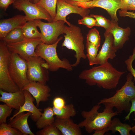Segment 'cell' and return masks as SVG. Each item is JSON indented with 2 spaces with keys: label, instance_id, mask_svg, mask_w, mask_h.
<instances>
[{
  "label": "cell",
  "instance_id": "6da1fadb",
  "mask_svg": "<svg viewBox=\"0 0 135 135\" xmlns=\"http://www.w3.org/2000/svg\"><path fill=\"white\" fill-rule=\"evenodd\" d=\"M124 73L118 70L108 62L83 70L79 77L85 80L90 86L96 85L99 87L111 90L116 87L121 76Z\"/></svg>",
  "mask_w": 135,
  "mask_h": 135
},
{
  "label": "cell",
  "instance_id": "7a4b0ae2",
  "mask_svg": "<svg viewBox=\"0 0 135 135\" xmlns=\"http://www.w3.org/2000/svg\"><path fill=\"white\" fill-rule=\"evenodd\" d=\"M134 78L130 73H128L123 86L117 90L113 96L100 100L98 104H102L105 107L112 109L114 107L118 114L123 111L129 112L131 106V100L135 98V86L132 81Z\"/></svg>",
  "mask_w": 135,
  "mask_h": 135
},
{
  "label": "cell",
  "instance_id": "3957f363",
  "mask_svg": "<svg viewBox=\"0 0 135 135\" xmlns=\"http://www.w3.org/2000/svg\"><path fill=\"white\" fill-rule=\"evenodd\" d=\"M100 107V104H98L94 106L89 111L84 110L81 112L84 120L78 125L80 128H84L88 133L108 127L112 118L118 114L116 111L114 112L113 109L106 107H105L102 112H99L98 110Z\"/></svg>",
  "mask_w": 135,
  "mask_h": 135
},
{
  "label": "cell",
  "instance_id": "277c9868",
  "mask_svg": "<svg viewBox=\"0 0 135 135\" xmlns=\"http://www.w3.org/2000/svg\"><path fill=\"white\" fill-rule=\"evenodd\" d=\"M63 38L60 37L56 43L48 44L42 43L37 46L35 50L36 55L46 62L48 66V70L51 72L57 71L62 68L69 71L72 70L73 67L67 59L62 60L58 57L56 51L58 44Z\"/></svg>",
  "mask_w": 135,
  "mask_h": 135
},
{
  "label": "cell",
  "instance_id": "5b68a950",
  "mask_svg": "<svg viewBox=\"0 0 135 135\" xmlns=\"http://www.w3.org/2000/svg\"><path fill=\"white\" fill-rule=\"evenodd\" d=\"M64 34H65L62 46L75 52V57L76 60L72 66H76L80 64L81 58L85 60L87 58L84 52V38L81 29L78 26L72 24L70 26L65 25Z\"/></svg>",
  "mask_w": 135,
  "mask_h": 135
},
{
  "label": "cell",
  "instance_id": "8992f818",
  "mask_svg": "<svg viewBox=\"0 0 135 135\" xmlns=\"http://www.w3.org/2000/svg\"><path fill=\"white\" fill-rule=\"evenodd\" d=\"M8 68L12 79L20 90L30 83L26 61L18 54L10 53Z\"/></svg>",
  "mask_w": 135,
  "mask_h": 135
},
{
  "label": "cell",
  "instance_id": "52a82bcc",
  "mask_svg": "<svg viewBox=\"0 0 135 135\" xmlns=\"http://www.w3.org/2000/svg\"><path fill=\"white\" fill-rule=\"evenodd\" d=\"M10 52L6 44L0 42V88L8 92H13L20 90L12 79L8 66Z\"/></svg>",
  "mask_w": 135,
  "mask_h": 135
},
{
  "label": "cell",
  "instance_id": "ba28073f",
  "mask_svg": "<svg viewBox=\"0 0 135 135\" xmlns=\"http://www.w3.org/2000/svg\"><path fill=\"white\" fill-rule=\"evenodd\" d=\"M25 60L28 66L27 77L30 82H38L46 84L49 80L48 66L45 61L36 56Z\"/></svg>",
  "mask_w": 135,
  "mask_h": 135
},
{
  "label": "cell",
  "instance_id": "9c48e42d",
  "mask_svg": "<svg viewBox=\"0 0 135 135\" xmlns=\"http://www.w3.org/2000/svg\"><path fill=\"white\" fill-rule=\"evenodd\" d=\"M36 25L40 29L41 39L42 43L51 44L56 42L59 36L64 34L65 22L62 20L48 23L42 22L40 20H34Z\"/></svg>",
  "mask_w": 135,
  "mask_h": 135
},
{
  "label": "cell",
  "instance_id": "30bf717a",
  "mask_svg": "<svg viewBox=\"0 0 135 135\" xmlns=\"http://www.w3.org/2000/svg\"><path fill=\"white\" fill-rule=\"evenodd\" d=\"M13 8L25 14L28 21L44 19L49 22L53 20L47 11L42 7L27 0H16L13 4Z\"/></svg>",
  "mask_w": 135,
  "mask_h": 135
},
{
  "label": "cell",
  "instance_id": "8fae6325",
  "mask_svg": "<svg viewBox=\"0 0 135 135\" xmlns=\"http://www.w3.org/2000/svg\"><path fill=\"white\" fill-rule=\"evenodd\" d=\"M66 2L79 7L85 8H92L97 7L105 9L112 19L111 20L118 21L117 12L120 9L121 4L120 0H93L83 2L64 0Z\"/></svg>",
  "mask_w": 135,
  "mask_h": 135
},
{
  "label": "cell",
  "instance_id": "7c38bea8",
  "mask_svg": "<svg viewBox=\"0 0 135 135\" xmlns=\"http://www.w3.org/2000/svg\"><path fill=\"white\" fill-rule=\"evenodd\" d=\"M40 38L25 39L17 42L6 44L10 53L18 54L26 58L37 56L35 52L36 46L42 43Z\"/></svg>",
  "mask_w": 135,
  "mask_h": 135
},
{
  "label": "cell",
  "instance_id": "4fadbf2b",
  "mask_svg": "<svg viewBox=\"0 0 135 135\" xmlns=\"http://www.w3.org/2000/svg\"><path fill=\"white\" fill-rule=\"evenodd\" d=\"M57 11L54 19L53 21L62 20L68 26L71 24L66 20L68 15L72 13L78 14L84 18L89 15L90 10L89 8L79 7L70 4L64 0H58Z\"/></svg>",
  "mask_w": 135,
  "mask_h": 135
},
{
  "label": "cell",
  "instance_id": "5bb4252c",
  "mask_svg": "<svg viewBox=\"0 0 135 135\" xmlns=\"http://www.w3.org/2000/svg\"><path fill=\"white\" fill-rule=\"evenodd\" d=\"M104 36L105 40L97 56L100 65L108 62L109 59H113L116 56V53L117 50L114 46V38L112 34L105 31Z\"/></svg>",
  "mask_w": 135,
  "mask_h": 135
},
{
  "label": "cell",
  "instance_id": "9a60e30c",
  "mask_svg": "<svg viewBox=\"0 0 135 135\" xmlns=\"http://www.w3.org/2000/svg\"><path fill=\"white\" fill-rule=\"evenodd\" d=\"M28 91L35 99L36 106L38 107L40 102H45L48 100L50 96V89L46 84L38 82H30L22 90Z\"/></svg>",
  "mask_w": 135,
  "mask_h": 135
},
{
  "label": "cell",
  "instance_id": "2e32d148",
  "mask_svg": "<svg viewBox=\"0 0 135 135\" xmlns=\"http://www.w3.org/2000/svg\"><path fill=\"white\" fill-rule=\"evenodd\" d=\"M112 24L109 32L112 35L114 38V46L118 50L122 49L126 42L129 39L131 30L128 26L123 28L118 25V21L111 20Z\"/></svg>",
  "mask_w": 135,
  "mask_h": 135
},
{
  "label": "cell",
  "instance_id": "e0dca14e",
  "mask_svg": "<svg viewBox=\"0 0 135 135\" xmlns=\"http://www.w3.org/2000/svg\"><path fill=\"white\" fill-rule=\"evenodd\" d=\"M25 16L16 15L0 21V39L5 37L10 31L17 28H22L28 21Z\"/></svg>",
  "mask_w": 135,
  "mask_h": 135
},
{
  "label": "cell",
  "instance_id": "ac0fdd59",
  "mask_svg": "<svg viewBox=\"0 0 135 135\" xmlns=\"http://www.w3.org/2000/svg\"><path fill=\"white\" fill-rule=\"evenodd\" d=\"M0 101L10 107L18 111L25 100L24 90H20L16 92H10L4 91L0 89Z\"/></svg>",
  "mask_w": 135,
  "mask_h": 135
},
{
  "label": "cell",
  "instance_id": "d6986e66",
  "mask_svg": "<svg viewBox=\"0 0 135 135\" xmlns=\"http://www.w3.org/2000/svg\"><path fill=\"white\" fill-rule=\"evenodd\" d=\"M23 90L25 98L24 103L20 107L19 110L10 118L9 120H12L19 114L27 111L31 113L32 114L30 116L31 118L34 122H36L42 114V113L41 112L42 110L38 108L34 105L33 102L35 99L30 93L26 90Z\"/></svg>",
  "mask_w": 135,
  "mask_h": 135
},
{
  "label": "cell",
  "instance_id": "ffe728a7",
  "mask_svg": "<svg viewBox=\"0 0 135 135\" xmlns=\"http://www.w3.org/2000/svg\"><path fill=\"white\" fill-rule=\"evenodd\" d=\"M54 124L61 132L62 135H81L80 127L70 118H56Z\"/></svg>",
  "mask_w": 135,
  "mask_h": 135
},
{
  "label": "cell",
  "instance_id": "44dd1931",
  "mask_svg": "<svg viewBox=\"0 0 135 135\" xmlns=\"http://www.w3.org/2000/svg\"><path fill=\"white\" fill-rule=\"evenodd\" d=\"M31 114L30 112H21L9 120L8 124L20 131L23 135H35L30 129L28 122V118Z\"/></svg>",
  "mask_w": 135,
  "mask_h": 135
},
{
  "label": "cell",
  "instance_id": "7402d4cb",
  "mask_svg": "<svg viewBox=\"0 0 135 135\" xmlns=\"http://www.w3.org/2000/svg\"><path fill=\"white\" fill-rule=\"evenodd\" d=\"M44 110L41 116L36 122V127L39 129H42L48 125L52 124L55 120L52 108L47 107L44 108Z\"/></svg>",
  "mask_w": 135,
  "mask_h": 135
},
{
  "label": "cell",
  "instance_id": "603a6c76",
  "mask_svg": "<svg viewBox=\"0 0 135 135\" xmlns=\"http://www.w3.org/2000/svg\"><path fill=\"white\" fill-rule=\"evenodd\" d=\"M132 128L128 124L122 122L119 118H115L112 120L108 128L109 131H112V133L118 132L121 135H130Z\"/></svg>",
  "mask_w": 135,
  "mask_h": 135
},
{
  "label": "cell",
  "instance_id": "cb8c5ba5",
  "mask_svg": "<svg viewBox=\"0 0 135 135\" xmlns=\"http://www.w3.org/2000/svg\"><path fill=\"white\" fill-rule=\"evenodd\" d=\"M34 20L28 21L22 28L25 39L40 38Z\"/></svg>",
  "mask_w": 135,
  "mask_h": 135
},
{
  "label": "cell",
  "instance_id": "d4e9b609",
  "mask_svg": "<svg viewBox=\"0 0 135 135\" xmlns=\"http://www.w3.org/2000/svg\"><path fill=\"white\" fill-rule=\"evenodd\" d=\"M56 118L62 119L70 118L71 117L75 116L76 111L73 104H72L66 105L62 108L60 109L54 106L52 108Z\"/></svg>",
  "mask_w": 135,
  "mask_h": 135
},
{
  "label": "cell",
  "instance_id": "484cf974",
  "mask_svg": "<svg viewBox=\"0 0 135 135\" xmlns=\"http://www.w3.org/2000/svg\"><path fill=\"white\" fill-rule=\"evenodd\" d=\"M25 39L22 28H18L11 30L0 40L7 44L18 42Z\"/></svg>",
  "mask_w": 135,
  "mask_h": 135
},
{
  "label": "cell",
  "instance_id": "4316f807",
  "mask_svg": "<svg viewBox=\"0 0 135 135\" xmlns=\"http://www.w3.org/2000/svg\"><path fill=\"white\" fill-rule=\"evenodd\" d=\"M87 54L86 55L89 65L92 66L98 64L97 59L98 48L90 42L86 41V44Z\"/></svg>",
  "mask_w": 135,
  "mask_h": 135
},
{
  "label": "cell",
  "instance_id": "83f0119b",
  "mask_svg": "<svg viewBox=\"0 0 135 135\" xmlns=\"http://www.w3.org/2000/svg\"><path fill=\"white\" fill-rule=\"evenodd\" d=\"M58 0H40L36 4L45 9L53 20L56 16Z\"/></svg>",
  "mask_w": 135,
  "mask_h": 135
},
{
  "label": "cell",
  "instance_id": "f1b7e54d",
  "mask_svg": "<svg viewBox=\"0 0 135 135\" xmlns=\"http://www.w3.org/2000/svg\"><path fill=\"white\" fill-rule=\"evenodd\" d=\"M90 16L96 20V26L102 27L105 29V31L109 32L112 24V20L102 16L94 14H90Z\"/></svg>",
  "mask_w": 135,
  "mask_h": 135
},
{
  "label": "cell",
  "instance_id": "f546056e",
  "mask_svg": "<svg viewBox=\"0 0 135 135\" xmlns=\"http://www.w3.org/2000/svg\"><path fill=\"white\" fill-rule=\"evenodd\" d=\"M86 41L99 48L100 45V37L98 31L96 28L90 30L87 34Z\"/></svg>",
  "mask_w": 135,
  "mask_h": 135
},
{
  "label": "cell",
  "instance_id": "4dcf8cb0",
  "mask_svg": "<svg viewBox=\"0 0 135 135\" xmlns=\"http://www.w3.org/2000/svg\"><path fill=\"white\" fill-rule=\"evenodd\" d=\"M0 135H23V134L18 129L12 127L6 123L0 124Z\"/></svg>",
  "mask_w": 135,
  "mask_h": 135
},
{
  "label": "cell",
  "instance_id": "1f68e13d",
  "mask_svg": "<svg viewBox=\"0 0 135 135\" xmlns=\"http://www.w3.org/2000/svg\"><path fill=\"white\" fill-rule=\"evenodd\" d=\"M37 135H62L61 132L56 128L54 123L48 125L37 131Z\"/></svg>",
  "mask_w": 135,
  "mask_h": 135
},
{
  "label": "cell",
  "instance_id": "d6a6232c",
  "mask_svg": "<svg viewBox=\"0 0 135 135\" xmlns=\"http://www.w3.org/2000/svg\"><path fill=\"white\" fill-rule=\"evenodd\" d=\"M13 109L6 104H0V124L6 123V118L10 115Z\"/></svg>",
  "mask_w": 135,
  "mask_h": 135
},
{
  "label": "cell",
  "instance_id": "836d02e7",
  "mask_svg": "<svg viewBox=\"0 0 135 135\" xmlns=\"http://www.w3.org/2000/svg\"><path fill=\"white\" fill-rule=\"evenodd\" d=\"M134 60H135V47L133 49L132 54L124 62L126 65L128 70L133 76L134 80H135V68L134 69L132 66V62Z\"/></svg>",
  "mask_w": 135,
  "mask_h": 135
},
{
  "label": "cell",
  "instance_id": "e575fe53",
  "mask_svg": "<svg viewBox=\"0 0 135 135\" xmlns=\"http://www.w3.org/2000/svg\"><path fill=\"white\" fill-rule=\"evenodd\" d=\"M96 23L95 19L90 15L85 16L78 20V24L85 25L90 28L96 26Z\"/></svg>",
  "mask_w": 135,
  "mask_h": 135
},
{
  "label": "cell",
  "instance_id": "d590c367",
  "mask_svg": "<svg viewBox=\"0 0 135 135\" xmlns=\"http://www.w3.org/2000/svg\"><path fill=\"white\" fill-rule=\"evenodd\" d=\"M53 106L58 109H61L66 105V102L64 98L60 97L55 98L53 101Z\"/></svg>",
  "mask_w": 135,
  "mask_h": 135
},
{
  "label": "cell",
  "instance_id": "8d00e7d4",
  "mask_svg": "<svg viewBox=\"0 0 135 135\" xmlns=\"http://www.w3.org/2000/svg\"><path fill=\"white\" fill-rule=\"evenodd\" d=\"M121 4L120 10L127 11L131 5L133 0H120Z\"/></svg>",
  "mask_w": 135,
  "mask_h": 135
},
{
  "label": "cell",
  "instance_id": "74e56055",
  "mask_svg": "<svg viewBox=\"0 0 135 135\" xmlns=\"http://www.w3.org/2000/svg\"><path fill=\"white\" fill-rule=\"evenodd\" d=\"M15 2V0H0V8L6 11L9 6Z\"/></svg>",
  "mask_w": 135,
  "mask_h": 135
},
{
  "label": "cell",
  "instance_id": "f35d334b",
  "mask_svg": "<svg viewBox=\"0 0 135 135\" xmlns=\"http://www.w3.org/2000/svg\"><path fill=\"white\" fill-rule=\"evenodd\" d=\"M119 16L121 17H128L131 18L135 19V12L133 11L129 12L127 11L120 10L118 11Z\"/></svg>",
  "mask_w": 135,
  "mask_h": 135
},
{
  "label": "cell",
  "instance_id": "ab89813d",
  "mask_svg": "<svg viewBox=\"0 0 135 135\" xmlns=\"http://www.w3.org/2000/svg\"><path fill=\"white\" fill-rule=\"evenodd\" d=\"M131 106L130 111L127 115L125 118V121L126 120H129L130 114L134 112L135 114V98L132 99L131 100Z\"/></svg>",
  "mask_w": 135,
  "mask_h": 135
},
{
  "label": "cell",
  "instance_id": "60d3db41",
  "mask_svg": "<svg viewBox=\"0 0 135 135\" xmlns=\"http://www.w3.org/2000/svg\"><path fill=\"white\" fill-rule=\"evenodd\" d=\"M109 131L108 128V127H107L102 129L94 130V133L92 135H104L105 133L108 132Z\"/></svg>",
  "mask_w": 135,
  "mask_h": 135
},
{
  "label": "cell",
  "instance_id": "b9f144b4",
  "mask_svg": "<svg viewBox=\"0 0 135 135\" xmlns=\"http://www.w3.org/2000/svg\"><path fill=\"white\" fill-rule=\"evenodd\" d=\"M128 10H135V0H133L132 4Z\"/></svg>",
  "mask_w": 135,
  "mask_h": 135
},
{
  "label": "cell",
  "instance_id": "7bdbcfd3",
  "mask_svg": "<svg viewBox=\"0 0 135 135\" xmlns=\"http://www.w3.org/2000/svg\"><path fill=\"white\" fill-rule=\"evenodd\" d=\"M70 1L76 2H88L92 1L93 0H66Z\"/></svg>",
  "mask_w": 135,
  "mask_h": 135
},
{
  "label": "cell",
  "instance_id": "ee69618b",
  "mask_svg": "<svg viewBox=\"0 0 135 135\" xmlns=\"http://www.w3.org/2000/svg\"><path fill=\"white\" fill-rule=\"evenodd\" d=\"M131 130L134 133H135V124L132 128Z\"/></svg>",
  "mask_w": 135,
  "mask_h": 135
},
{
  "label": "cell",
  "instance_id": "f6af8a7d",
  "mask_svg": "<svg viewBox=\"0 0 135 135\" xmlns=\"http://www.w3.org/2000/svg\"><path fill=\"white\" fill-rule=\"evenodd\" d=\"M40 0H34L33 3L36 4H37Z\"/></svg>",
  "mask_w": 135,
  "mask_h": 135
},
{
  "label": "cell",
  "instance_id": "bcb514c9",
  "mask_svg": "<svg viewBox=\"0 0 135 135\" xmlns=\"http://www.w3.org/2000/svg\"><path fill=\"white\" fill-rule=\"evenodd\" d=\"M15 0V1H16V0ZM28 0L29 1H30L32 2V1H33H33L34 0Z\"/></svg>",
  "mask_w": 135,
  "mask_h": 135
},
{
  "label": "cell",
  "instance_id": "7dc6e473",
  "mask_svg": "<svg viewBox=\"0 0 135 135\" xmlns=\"http://www.w3.org/2000/svg\"></svg>",
  "mask_w": 135,
  "mask_h": 135
}]
</instances>
